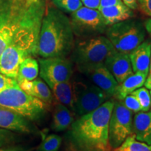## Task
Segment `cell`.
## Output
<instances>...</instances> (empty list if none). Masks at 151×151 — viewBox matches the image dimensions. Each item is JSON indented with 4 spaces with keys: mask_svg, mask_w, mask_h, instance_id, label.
Wrapping results in <instances>:
<instances>
[{
    "mask_svg": "<svg viewBox=\"0 0 151 151\" xmlns=\"http://www.w3.org/2000/svg\"><path fill=\"white\" fill-rule=\"evenodd\" d=\"M46 0H0V56L15 38L41 27Z\"/></svg>",
    "mask_w": 151,
    "mask_h": 151,
    "instance_id": "obj_1",
    "label": "cell"
},
{
    "mask_svg": "<svg viewBox=\"0 0 151 151\" xmlns=\"http://www.w3.org/2000/svg\"><path fill=\"white\" fill-rule=\"evenodd\" d=\"M114 101L108 100L71 124L70 137L77 151H111L109 124Z\"/></svg>",
    "mask_w": 151,
    "mask_h": 151,
    "instance_id": "obj_2",
    "label": "cell"
},
{
    "mask_svg": "<svg viewBox=\"0 0 151 151\" xmlns=\"http://www.w3.org/2000/svg\"><path fill=\"white\" fill-rule=\"evenodd\" d=\"M75 44L70 18L55 6H46L41 21L37 55L43 58H67Z\"/></svg>",
    "mask_w": 151,
    "mask_h": 151,
    "instance_id": "obj_3",
    "label": "cell"
},
{
    "mask_svg": "<svg viewBox=\"0 0 151 151\" xmlns=\"http://www.w3.org/2000/svg\"><path fill=\"white\" fill-rule=\"evenodd\" d=\"M40 28L23 32L5 48L0 56V73L16 81L20 64L27 58L37 55Z\"/></svg>",
    "mask_w": 151,
    "mask_h": 151,
    "instance_id": "obj_4",
    "label": "cell"
},
{
    "mask_svg": "<svg viewBox=\"0 0 151 151\" xmlns=\"http://www.w3.org/2000/svg\"><path fill=\"white\" fill-rule=\"evenodd\" d=\"M114 50V47L106 36L81 38L75 43L72 58L78 71L83 73L104 65L106 59Z\"/></svg>",
    "mask_w": 151,
    "mask_h": 151,
    "instance_id": "obj_5",
    "label": "cell"
},
{
    "mask_svg": "<svg viewBox=\"0 0 151 151\" xmlns=\"http://www.w3.org/2000/svg\"><path fill=\"white\" fill-rule=\"evenodd\" d=\"M105 34L115 50L129 54L145 41L146 32L141 20L132 18L108 26Z\"/></svg>",
    "mask_w": 151,
    "mask_h": 151,
    "instance_id": "obj_6",
    "label": "cell"
},
{
    "mask_svg": "<svg viewBox=\"0 0 151 151\" xmlns=\"http://www.w3.org/2000/svg\"><path fill=\"white\" fill-rule=\"evenodd\" d=\"M0 106L32 120H39L45 113V104L18 86L0 90Z\"/></svg>",
    "mask_w": 151,
    "mask_h": 151,
    "instance_id": "obj_7",
    "label": "cell"
},
{
    "mask_svg": "<svg viewBox=\"0 0 151 151\" xmlns=\"http://www.w3.org/2000/svg\"><path fill=\"white\" fill-rule=\"evenodd\" d=\"M71 84L73 112L78 116L95 110L109 100V96L90 80L75 78Z\"/></svg>",
    "mask_w": 151,
    "mask_h": 151,
    "instance_id": "obj_8",
    "label": "cell"
},
{
    "mask_svg": "<svg viewBox=\"0 0 151 151\" xmlns=\"http://www.w3.org/2000/svg\"><path fill=\"white\" fill-rule=\"evenodd\" d=\"M70 21L73 34L80 39L101 35L108 27L98 9L84 6L71 14Z\"/></svg>",
    "mask_w": 151,
    "mask_h": 151,
    "instance_id": "obj_9",
    "label": "cell"
},
{
    "mask_svg": "<svg viewBox=\"0 0 151 151\" xmlns=\"http://www.w3.org/2000/svg\"><path fill=\"white\" fill-rule=\"evenodd\" d=\"M133 134V112L120 100L114 101L109 124V143L111 148H118Z\"/></svg>",
    "mask_w": 151,
    "mask_h": 151,
    "instance_id": "obj_10",
    "label": "cell"
},
{
    "mask_svg": "<svg viewBox=\"0 0 151 151\" xmlns=\"http://www.w3.org/2000/svg\"><path fill=\"white\" fill-rule=\"evenodd\" d=\"M39 74L46 84L71 81L72 64L66 58H41L39 60Z\"/></svg>",
    "mask_w": 151,
    "mask_h": 151,
    "instance_id": "obj_11",
    "label": "cell"
},
{
    "mask_svg": "<svg viewBox=\"0 0 151 151\" xmlns=\"http://www.w3.org/2000/svg\"><path fill=\"white\" fill-rule=\"evenodd\" d=\"M104 65L119 84L134 73L129 55L115 50L105 60Z\"/></svg>",
    "mask_w": 151,
    "mask_h": 151,
    "instance_id": "obj_12",
    "label": "cell"
},
{
    "mask_svg": "<svg viewBox=\"0 0 151 151\" xmlns=\"http://www.w3.org/2000/svg\"><path fill=\"white\" fill-rule=\"evenodd\" d=\"M83 74L95 86L102 90L109 98L116 96L119 83L104 65L92 68L84 72Z\"/></svg>",
    "mask_w": 151,
    "mask_h": 151,
    "instance_id": "obj_13",
    "label": "cell"
},
{
    "mask_svg": "<svg viewBox=\"0 0 151 151\" xmlns=\"http://www.w3.org/2000/svg\"><path fill=\"white\" fill-rule=\"evenodd\" d=\"M0 128L21 133L32 132V127L27 118L2 106H0Z\"/></svg>",
    "mask_w": 151,
    "mask_h": 151,
    "instance_id": "obj_14",
    "label": "cell"
},
{
    "mask_svg": "<svg viewBox=\"0 0 151 151\" xmlns=\"http://www.w3.org/2000/svg\"><path fill=\"white\" fill-rule=\"evenodd\" d=\"M151 42L144 41L130 52L129 58L134 72L143 73L148 76L150 67Z\"/></svg>",
    "mask_w": 151,
    "mask_h": 151,
    "instance_id": "obj_15",
    "label": "cell"
},
{
    "mask_svg": "<svg viewBox=\"0 0 151 151\" xmlns=\"http://www.w3.org/2000/svg\"><path fill=\"white\" fill-rule=\"evenodd\" d=\"M17 83L26 93L37 98L44 104H50L53 100L54 96L51 90L44 81L36 78L33 81H20Z\"/></svg>",
    "mask_w": 151,
    "mask_h": 151,
    "instance_id": "obj_16",
    "label": "cell"
},
{
    "mask_svg": "<svg viewBox=\"0 0 151 151\" xmlns=\"http://www.w3.org/2000/svg\"><path fill=\"white\" fill-rule=\"evenodd\" d=\"M133 134L136 139L151 147V111H139L133 118Z\"/></svg>",
    "mask_w": 151,
    "mask_h": 151,
    "instance_id": "obj_17",
    "label": "cell"
},
{
    "mask_svg": "<svg viewBox=\"0 0 151 151\" xmlns=\"http://www.w3.org/2000/svg\"><path fill=\"white\" fill-rule=\"evenodd\" d=\"M102 15L107 26L118 23L127 19L133 18L134 11L124 4H120L98 9Z\"/></svg>",
    "mask_w": 151,
    "mask_h": 151,
    "instance_id": "obj_18",
    "label": "cell"
},
{
    "mask_svg": "<svg viewBox=\"0 0 151 151\" xmlns=\"http://www.w3.org/2000/svg\"><path fill=\"white\" fill-rule=\"evenodd\" d=\"M73 122L71 111L65 105L58 102L54 106L51 127L55 132H63Z\"/></svg>",
    "mask_w": 151,
    "mask_h": 151,
    "instance_id": "obj_19",
    "label": "cell"
},
{
    "mask_svg": "<svg viewBox=\"0 0 151 151\" xmlns=\"http://www.w3.org/2000/svg\"><path fill=\"white\" fill-rule=\"evenodd\" d=\"M147 75L143 73L134 72L119 84L116 97L118 100L124 99V98L133 92L138 88L142 87L145 83Z\"/></svg>",
    "mask_w": 151,
    "mask_h": 151,
    "instance_id": "obj_20",
    "label": "cell"
},
{
    "mask_svg": "<svg viewBox=\"0 0 151 151\" xmlns=\"http://www.w3.org/2000/svg\"><path fill=\"white\" fill-rule=\"evenodd\" d=\"M58 102L66 106L73 112V90L71 81L48 85Z\"/></svg>",
    "mask_w": 151,
    "mask_h": 151,
    "instance_id": "obj_21",
    "label": "cell"
},
{
    "mask_svg": "<svg viewBox=\"0 0 151 151\" xmlns=\"http://www.w3.org/2000/svg\"><path fill=\"white\" fill-rule=\"evenodd\" d=\"M39 73V62L32 57H29L20 64L16 81H33L37 78Z\"/></svg>",
    "mask_w": 151,
    "mask_h": 151,
    "instance_id": "obj_22",
    "label": "cell"
},
{
    "mask_svg": "<svg viewBox=\"0 0 151 151\" xmlns=\"http://www.w3.org/2000/svg\"><path fill=\"white\" fill-rule=\"evenodd\" d=\"M116 151H151V147L146 143L138 141L132 134L116 148Z\"/></svg>",
    "mask_w": 151,
    "mask_h": 151,
    "instance_id": "obj_23",
    "label": "cell"
},
{
    "mask_svg": "<svg viewBox=\"0 0 151 151\" xmlns=\"http://www.w3.org/2000/svg\"><path fill=\"white\" fill-rule=\"evenodd\" d=\"M62 144V138L52 134L45 138L38 146L37 151H58Z\"/></svg>",
    "mask_w": 151,
    "mask_h": 151,
    "instance_id": "obj_24",
    "label": "cell"
},
{
    "mask_svg": "<svg viewBox=\"0 0 151 151\" xmlns=\"http://www.w3.org/2000/svg\"><path fill=\"white\" fill-rule=\"evenodd\" d=\"M55 7L64 13L72 14L81 7L83 3L81 0H51Z\"/></svg>",
    "mask_w": 151,
    "mask_h": 151,
    "instance_id": "obj_25",
    "label": "cell"
},
{
    "mask_svg": "<svg viewBox=\"0 0 151 151\" xmlns=\"http://www.w3.org/2000/svg\"><path fill=\"white\" fill-rule=\"evenodd\" d=\"M131 94L135 96L141 107V111H148L151 107V98L150 91L145 87L138 88Z\"/></svg>",
    "mask_w": 151,
    "mask_h": 151,
    "instance_id": "obj_26",
    "label": "cell"
},
{
    "mask_svg": "<svg viewBox=\"0 0 151 151\" xmlns=\"http://www.w3.org/2000/svg\"><path fill=\"white\" fill-rule=\"evenodd\" d=\"M122 101L123 104L133 113H138L139 111H141L140 104H139V101L135 96H134L132 94H128L127 96H126L124 98V99L122 100Z\"/></svg>",
    "mask_w": 151,
    "mask_h": 151,
    "instance_id": "obj_27",
    "label": "cell"
},
{
    "mask_svg": "<svg viewBox=\"0 0 151 151\" xmlns=\"http://www.w3.org/2000/svg\"><path fill=\"white\" fill-rule=\"evenodd\" d=\"M17 86H18V85L16 80L8 78V77L0 73V90Z\"/></svg>",
    "mask_w": 151,
    "mask_h": 151,
    "instance_id": "obj_28",
    "label": "cell"
},
{
    "mask_svg": "<svg viewBox=\"0 0 151 151\" xmlns=\"http://www.w3.org/2000/svg\"><path fill=\"white\" fill-rule=\"evenodd\" d=\"M139 9L146 16L151 17V0H139Z\"/></svg>",
    "mask_w": 151,
    "mask_h": 151,
    "instance_id": "obj_29",
    "label": "cell"
},
{
    "mask_svg": "<svg viewBox=\"0 0 151 151\" xmlns=\"http://www.w3.org/2000/svg\"><path fill=\"white\" fill-rule=\"evenodd\" d=\"M9 131L10 130L0 128V148L4 146L10 140L12 134Z\"/></svg>",
    "mask_w": 151,
    "mask_h": 151,
    "instance_id": "obj_30",
    "label": "cell"
},
{
    "mask_svg": "<svg viewBox=\"0 0 151 151\" xmlns=\"http://www.w3.org/2000/svg\"><path fill=\"white\" fill-rule=\"evenodd\" d=\"M84 6L92 9H99L100 0H81Z\"/></svg>",
    "mask_w": 151,
    "mask_h": 151,
    "instance_id": "obj_31",
    "label": "cell"
},
{
    "mask_svg": "<svg viewBox=\"0 0 151 151\" xmlns=\"http://www.w3.org/2000/svg\"><path fill=\"white\" fill-rule=\"evenodd\" d=\"M120 4H123L122 0H100L99 8L108 7L111 6Z\"/></svg>",
    "mask_w": 151,
    "mask_h": 151,
    "instance_id": "obj_32",
    "label": "cell"
},
{
    "mask_svg": "<svg viewBox=\"0 0 151 151\" xmlns=\"http://www.w3.org/2000/svg\"><path fill=\"white\" fill-rule=\"evenodd\" d=\"M122 1L127 6L132 9L133 11L139 9V0H122Z\"/></svg>",
    "mask_w": 151,
    "mask_h": 151,
    "instance_id": "obj_33",
    "label": "cell"
},
{
    "mask_svg": "<svg viewBox=\"0 0 151 151\" xmlns=\"http://www.w3.org/2000/svg\"><path fill=\"white\" fill-rule=\"evenodd\" d=\"M146 32L148 34L151 39V18H148L143 22Z\"/></svg>",
    "mask_w": 151,
    "mask_h": 151,
    "instance_id": "obj_34",
    "label": "cell"
},
{
    "mask_svg": "<svg viewBox=\"0 0 151 151\" xmlns=\"http://www.w3.org/2000/svg\"><path fill=\"white\" fill-rule=\"evenodd\" d=\"M144 86L148 90H151V73H148L147 78L145 81Z\"/></svg>",
    "mask_w": 151,
    "mask_h": 151,
    "instance_id": "obj_35",
    "label": "cell"
},
{
    "mask_svg": "<svg viewBox=\"0 0 151 151\" xmlns=\"http://www.w3.org/2000/svg\"><path fill=\"white\" fill-rule=\"evenodd\" d=\"M0 151H19L18 148H1Z\"/></svg>",
    "mask_w": 151,
    "mask_h": 151,
    "instance_id": "obj_36",
    "label": "cell"
},
{
    "mask_svg": "<svg viewBox=\"0 0 151 151\" xmlns=\"http://www.w3.org/2000/svg\"><path fill=\"white\" fill-rule=\"evenodd\" d=\"M149 73H151V53H150V67H149Z\"/></svg>",
    "mask_w": 151,
    "mask_h": 151,
    "instance_id": "obj_37",
    "label": "cell"
},
{
    "mask_svg": "<svg viewBox=\"0 0 151 151\" xmlns=\"http://www.w3.org/2000/svg\"><path fill=\"white\" fill-rule=\"evenodd\" d=\"M150 98H151V90H150Z\"/></svg>",
    "mask_w": 151,
    "mask_h": 151,
    "instance_id": "obj_38",
    "label": "cell"
}]
</instances>
